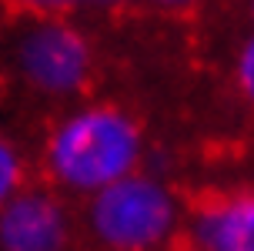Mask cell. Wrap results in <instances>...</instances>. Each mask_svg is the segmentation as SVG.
Returning a JSON list of instances; mask_svg holds the SVG:
<instances>
[{
  "mask_svg": "<svg viewBox=\"0 0 254 251\" xmlns=\"http://www.w3.org/2000/svg\"><path fill=\"white\" fill-rule=\"evenodd\" d=\"M144 127L114 100L67 104L54 117L40 144V174L70 201L90 198L94 191L144 167Z\"/></svg>",
  "mask_w": 254,
  "mask_h": 251,
  "instance_id": "obj_1",
  "label": "cell"
},
{
  "mask_svg": "<svg viewBox=\"0 0 254 251\" xmlns=\"http://www.w3.org/2000/svg\"><path fill=\"white\" fill-rule=\"evenodd\" d=\"M80 238L94 251H167L184 235V204L154 171H130L80 201Z\"/></svg>",
  "mask_w": 254,
  "mask_h": 251,
  "instance_id": "obj_2",
  "label": "cell"
},
{
  "mask_svg": "<svg viewBox=\"0 0 254 251\" xmlns=\"http://www.w3.org/2000/svg\"><path fill=\"white\" fill-rule=\"evenodd\" d=\"M7 64L30 97L47 104H74L87 94L97 50L84 27L70 13H47V17H20V27L10 37Z\"/></svg>",
  "mask_w": 254,
  "mask_h": 251,
  "instance_id": "obj_3",
  "label": "cell"
},
{
  "mask_svg": "<svg viewBox=\"0 0 254 251\" xmlns=\"http://www.w3.org/2000/svg\"><path fill=\"white\" fill-rule=\"evenodd\" d=\"M80 218L57 188L27 184L0 208V251H74Z\"/></svg>",
  "mask_w": 254,
  "mask_h": 251,
  "instance_id": "obj_4",
  "label": "cell"
},
{
  "mask_svg": "<svg viewBox=\"0 0 254 251\" xmlns=\"http://www.w3.org/2000/svg\"><path fill=\"white\" fill-rule=\"evenodd\" d=\"M190 251H254V191L221 194L184 218Z\"/></svg>",
  "mask_w": 254,
  "mask_h": 251,
  "instance_id": "obj_5",
  "label": "cell"
},
{
  "mask_svg": "<svg viewBox=\"0 0 254 251\" xmlns=\"http://www.w3.org/2000/svg\"><path fill=\"white\" fill-rule=\"evenodd\" d=\"M27 184H30V161L24 144L0 127V208Z\"/></svg>",
  "mask_w": 254,
  "mask_h": 251,
  "instance_id": "obj_6",
  "label": "cell"
},
{
  "mask_svg": "<svg viewBox=\"0 0 254 251\" xmlns=\"http://www.w3.org/2000/svg\"><path fill=\"white\" fill-rule=\"evenodd\" d=\"M234 87L248 107H254V30L238 44L234 54Z\"/></svg>",
  "mask_w": 254,
  "mask_h": 251,
  "instance_id": "obj_7",
  "label": "cell"
},
{
  "mask_svg": "<svg viewBox=\"0 0 254 251\" xmlns=\"http://www.w3.org/2000/svg\"><path fill=\"white\" fill-rule=\"evenodd\" d=\"M17 17H47V13H70L74 0H0Z\"/></svg>",
  "mask_w": 254,
  "mask_h": 251,
  "instance_id": "obj_8",
  "label": "cell"
},
{
  "mask_svg": "<svg viewBox=\"0 0 254 251\" xmlns=\"http://www.w3.org/2000/svg\"><path fill=\"white\" fill-rule=\"evenodd\" d=\"M147 7L154 10H167V13H181V10H190V7H197L201 0H144Z\"/></svg>",
  "mask_w": 254,
  "mask_h": 251,
  "instance_id": "obj_9",
  "label": "cell"
},
{
  "mask_svg": "<svg viewBox=\"0 0 254 251\" xmlns=\"http://www.w3.org/2000/svg\"><path fill=\"white\" fill-rule=\"evenodd\" d=\"M127 0H74V10H117Z\"/></svg>",
  "mask_w": 254,
  "mask_h": 251,
  "instance_id": "obj_10",
  "label": "cell"
},
{
  "mask_svg": "<svg viewBox=\"0 0 254 251\" xmlns=\"http://www.w3.org/2000/svg\"><path fill=\"white\" fill-rule=\"evenodd\" d=\"M248 10H251V20H254V0H248Z\"/></svg>",
  "mask_w": 254,
  "mask_h": 251,
  "instance_id": "obj_11",
  "label": "cell"
}]
</instances>
